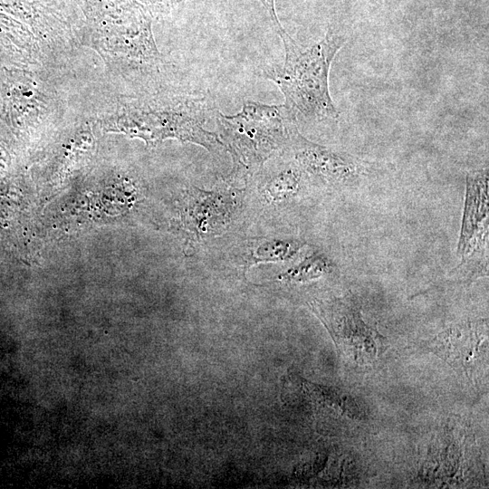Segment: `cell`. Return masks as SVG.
<instances>
[{"label":"cell","instance_id":"52a82bcc","mask_svg":"<svg viewBox=\"0 0 489 489\" xmlns=\"http://www.w3.org/2000/svg\"><path fill=\"white\" fill-rule=\"evenodd\" d=\"M303 245V242L296 239L264 240L253 248L246 260L249 264L286 261L293 257Z\"/></svg>","mask_w":489,"mask_h":489},{"label":"cell","instance_id":"3957f363","mask_svg":"<svg viewBox=\"0 0 489 489\" xmlns=\"http://www.w3.org/2000/svg\"><path fill=\"white\" fill-rule=\"evenodd\" d=\"M311 306L347 357L360 364L369 363L377 358L382 337L364 322L351 298L314 300Z\"/></svg>","mask_w":489,"mask_h":489},{"label":"cell","instance_id":"277c9868","mask_svg":"<svg viewBox=\"0 0 489 489\" xmlns=\"http://www.w3.org/2000/svg\"><path fill=\"white\" fill-rule=\"evenodd\" d=\"M289 147L298 168L314 178L331 185H347L358 180L362 165L354 158L316 144L293 129Z\"/></svg>","mask_w":489,"mask_h":489},{"label":"cell","instance_id":"7a4b0ae2","mask_svg":"<svg viewBox=\"0 0 489 489\" xmlns=\"http://www.w3.org/2000/svg\"><path fill=\"white\" fill-rule=\"evenodd\" d=\"M220 135L235 164L254 168L277 149L290 143L296 119L284 104L268 105L245 101L235 115L215 112Z\"/></svg>","mask_w":489,"mask_h":489},{"label":"cell","instance_id":"6da1fadb","mask_svg":"<svg viewBox=\"0 0 489 489\" xmlns=\"http://www.w3.org/2000/svg\"><path fill=\"white\" fill-rule=\"evenodd\" d=\"M284 46L282 67L268 71L266 77L275 82L284 97V106L296 119L336 120L339 111L329 89L331 62L346 42L332 28L308 48H302L288 33L280 36Z\"/></svg>","mask_w":489,"mask_h":489},{"label":"cell","instance_id":"9c48e42d","mask_svg":"<svg viewBox=\"0 0 489 489\" xmlns=\"http://www.w3.org/2000/svg\"><path fill=\"white\" fill-rule=\"evenodd\" d=\"M261 4L264 6V8L267 10L269 16L271 18V21L273 23V28L277 34L280 36L286 31L283 28L282 24H280L276 12H275V0H259Z\"/></svg>","mask_w":489,"mask_h":489},{"label":"cell","instance_id":"8992f818","mask_svg":"<svg viewBox=\"0 0 489 489\" xmlns=\"http://www.w3.org/2000/svg\"><path fill=\"white\" fill-rule=\"evenodd\" d=\"M301 172L299 168H287L268 177L262 187L264 200L276 203L296 195L301 187Z\"/></svg>","mask_w":489,"mask_h":489},{"label":"cell","instance_id":"ba28073f","mask_svg":"<svg viewBox=\"0 0 489 489\" xmlns=\"http://www.w3.org/2000/svg\"><path fill=\"white\" fill-rule=\"evenodd\" d=\"M331 269L332 263L324 254L315 253L282 273L278 278L288 283H304L320 278Z\"/></svg>","mask_w":489,"mask_h":489},{"label":"cell","instance_id":"5b68a950","mask_svg":"<svg viewBox=\"0 0 489 489\" xmlns=\"http://www.w3.org/2000/svg\"><path fill=\"white\" fill-rule=\"evenodd\" d=\"M465 181L464 216L457 246L463 264L484 247L487 241L488 170L471 171Z\"/></svg>","mask_w":489,"mask_h":489}]
</instances>
